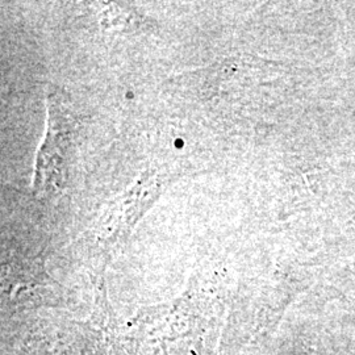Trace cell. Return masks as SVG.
<instances>
[{"label": "cell", "mask_w": 355, "mask_h": 355, "mask_svg": "<svg viewBox=\"0 0 355 355\" xmlns=\"http://www.w3.org/2000/svg\"><path fill=\"white\" fill-rule=\"evenodd\" d=\"M49 130L38 153L35 186L38 191L60 189L62 184V159L71 135V116L57 94L49 95Z\"/></svg>", "instance_id": "cell-1"}]
</instances>
